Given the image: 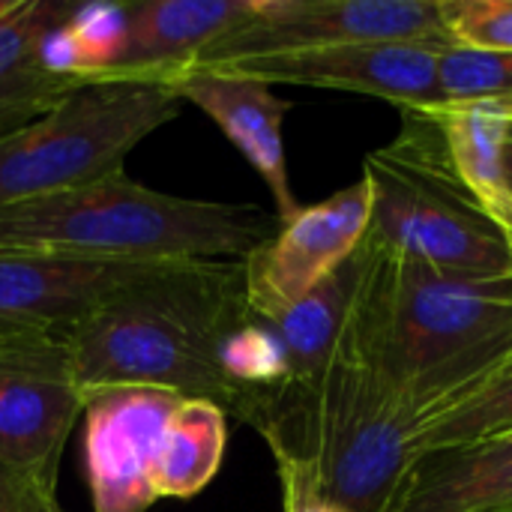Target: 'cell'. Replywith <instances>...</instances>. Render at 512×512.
I'll return each mask as SVG.
<instances>
[{
    "instance_id": "1",
    "label": "cell",
    "mask_w": 512,
    "mask_h": 512,
    "mask_svg": "<svg viewBox=\"0 0 512 512\" xmlns=\"http://www.w3.org/2000/svg\"><path fill=\"white\" fill-rule=\"evenodd\" d=\"M246 315L243 261L150 264L63 342L84 393L150 387L213 402L234 417L240 396L222 369V345Z\"/></svg>"
},
{
    "instance_id": "2",
    "label": "cell",
    "mask_w": 512,
    "mask_h": 512,
    "mask_svg": "<svg viewBox=\"0 0 512 512\" xmlns=\"http://www.w3.org/2000/svg\"><path fill=\"white\" fill-rule=\"evenodd\" d=\"M276 231V216L258 204L177 198L126 171L0 207V252L105 264L243 261Z\"/></svg>"
},
{
    "instance_id": "3",
    "label": "cell",
    "mask_w": 512,
    "mask_h": 512,
    "mask_svg": "<svg viewBox=\"0 0 512 512\" xmlns=\"http://www.w3.org/2000/svg\"><path fill=\"white\" fill-rule=\"evenodd\" d=\"M402 132L366 156L369 228L399 255L450 276L512 273V243L456 174L438 123L399 108Z\"/></svg>"
},
{
    "instance_id": "4",
    "label": "cell",
    "mask_w": 512,
    "mask_h": 512,
    "mask_svg": "<svg viewBox=\"0 0 512 512\" xmlns=\"http://www.w3.org/2000/svg\"><path fill=\"white\" fill-rule=\"evenodd\" d=\"M180 108L183 99L162 84L96 81L72 90L51 111L0 138V207L123 171L135 144L171 123Z\"/></svg>"
},
{
    "instance_id": "5",
    "label": "cell",
    "mask_w": 512,
    "mask_h": 512,
    "mask_svg": "<svg viewBox=\"0 0 512 512\" xmlns=\"http://www.w3.org/2000/svg\"><path fill=\"white\" fill-rule=\"evenodd\" d=\"M360 42L450 45L438 0H258L195 66Z\"/></svg>"
},
{
    "instance_id": "6",
    "label": "cell",
    "mask_w": 512,
    "mask_h": 512,
    "mask_svg": "<svg viewBox=\"0 0 512 512\" xmlns=\"http://www.w3.org/2000/svg\"><path fill=\"white\" fill-rule=\"evenodd\" d=\"M84 414L72 354L63 339L0 345V462L57 489V468Z\"/></svg>"
},
{
    "instance_id": "7",
    "label": "cell",
    "mask_w": 512,
    "mask_h": 512,
    "mask_svg": "<svg viewBox=\"0 0 512 512\" xmlns=\"http://www.w3.org/2000/svg\"><path fill=\"white\" fill-rule=\"evenodd\" d=\"M369 219L372 198L363 177L321 204L300 207L270 243L243 258L249 309L261 318L288 312L357 252Z\"/></svg>"
},
{
    "instance_id": "8",
    "label": "cell",
    "mask_w": 512,
    "mask_h": 512,
    "mask_svg": "<svg viewBox=\"0 0 512 512\" xmlns=\"http://www.w3.org/2000/svg\"><path fill=\"white\" fill-rule=\"evenodd\" d=\"M180 396L150 387L84 393V474L93 512H147L156 501V459Z\"/></svg>"
},
{
    "instance_id": "9",
    "label": "cell",
    "mask_w": 512,
    "mask_h": 512,
    "mask_svg": "<svg viewBox=\"0 0 512 512\" xmlns=\"http://www.w3.org/2000/svg\"><path fill=\"white\" fill-rule=\"evenodd\" d=\"M438 51L441 45L432 42H360L228 60L207 69L255 78L270 87L342 90L399 108H432L438 105Z\"/></svg>"
},
{
    "instance_id": "10",
    "label": "cell",
    "mask_w": 512,
    "mask_h": 512,
    "mask_svg": "<svg viewBox=\"0 0 512 512\" xmlns=\"http://www.w3.org/2000/svg\"><path fill=\"white\" fill-rule=\"evenodd\" d=\"M144 267L150 264L0 252V345L45 336L63 339Z\"/></svg>"
},
{
    "instance_id": "11",
    "label": "cell",
    "mask_w": 512,
    "mask_h": 512,
    "mask_svg": "<svg viewBox=\"0 0 512 512\" xmlns=\"http://www.w3.org/2000/svg\"><path fill=\"white\" fill-rule=\"evenodd\" d=\"M258 0H135L117 57L96 81L162 84L192 69L222 36L249 21ZM93 81V84H96Z\"/></svg>"
},
{
    "instance_id": "12",
    "label": "cell",
    "mask_w": 512,
    "mask_h": 512,
    "mask_svg": "<svg viewBox=\"0 0 512 512\" xmlns=\"http://www.w3.org/2000/svg\"><path fill=\"white\" fill-rule=\"evenodd\" d=\"M168 87L183 102L198 105L261 174L276 201V222L282 225L294 219L300 201L291 192L282 138V123L291 111V102L279 99L270 84L207 66H192L180 72Z\"/></svg>"
},
{
    "instance_id": "13",
    "label": "cell",
    "mask_w": 512,
    "mask_h": 512,
    "mask_svg": "<svg viewBox=\"0 0 512 512\" xmlns=\"http://www.w3.org/2000/svg\"><path fill=\"white\" fill-rule=\"evenodd\" d=\"M390 512H512V432L417 456Z\"/></svg>"
},
{
    "instance_id": "14",
    "label": "cell",
    "mask_w": 512,
    "mask_h": 512,
    "mask_svg": "<svg viewBox=\"0 0 512 512\" xmlns=\"http://www.w3.org/2000/svg\"><path fill=\"white\" fill-rule=\"evenodd\" d=\"M75 3L15 0L0 15V138L24 129L87 81L57 75L42 63V39L66 24Z\"/></svg>"
},
{
    "instance_id": "15",
    "label": "cell",
    "mask_w": 512,
    "mask_h": 512,
    "mask_svg": "<svg viewBox=\"0 0 512 512\" xmlns=\"http://www.w3.org/2000/svg\"><path fill=\"white\" fill-rule=\"evenodd\" d=\"M420 111L438 123L456 174L512 243V189L504 168L510 108L504 102H462Z\"/></svg>"
},
{
    "instance_id": "16",
    "label": "cell",
    "mask_w": 512,
    "mask_h": 512,
    "mask_svg": "<svg viewBox=\"0 0 512 512\" xmlns=\"http://www.w3.org/2000/svg\"><path fill=\"white\" fill-rule=\"evenodd\" d=\"M228 444V417L213 402L180 399L156 459L159 498H195L219 474Z\"/></svg>"
},
{
    "instance_id": "17",
    "label": "cell",
    "mask_w": 512,
    "mask_h": 512,
    "mask_svg": "<svg viewBox=\"0 0 512 512\" xmlns=\"http://www.w3.org/2000/svg\"><path fill=\"white\" fill-rule=\"evenodd\" d=\"M507 432H512V372L489 393L474 399L471 405L417 432L411 438V456L417 459V456L438 453V450L471 447V444H480Z\"/></svg>"
},
{
    "instance_id": "18",
    "label": "cell",
    "mask_w": 512,
    "mask_h": 512,
    "mask_svg": "<svg viewBox=\"0 0 512 512\" xmlns=\"http://www.w3.org/2000/svg\"><path fill=\"white\" fill-rule=\"evenodd\" d=\"M507 99H512V54H489V51L441 45L438 105L507 102Z\"/></svg>"
},
{
    "instance_id": "19",
    "label": "cell",
    "mask_w": 512,
    "mask_h": 512,
    "mask_svg": "<svg viewBox=\"0 0 512 512\" xmlns=\"http://www.w3.org/2000/svg\"><path fill=\"white\" fill-rule=\"evenodd\" d=\"M450 45L512 54V0H438Z\"/></svg>"
},
{
    "instance_id": "20",
    "label": "cell",
    "mask_w": 512,
    "mask_h": 512,
    "mask_svg": "<svg viewBox=\"0 0 512 512\" xmlns=\"http://www.w3.org/2000/svg\"><path fill=\"white\" fill-rule=\"evenodd\" d=\"M0 512H63L57 489L0 462Z\"/></svg>"
},
{
    "instance_id": "21",
    "label": "cell",
    "mask_w": 512,
    "mask_h": 512,
    "mask_svg": "<svg viewBox=\"0 0 512 512\" xmlns=\"http://www.w3.org/2000/svg\"><path fill=\"white\" fill-rule=\"evenodd\" d=\"M279 483H282V510L285 512H348L339 504L327 501L306 477L294 471H279Z\"/></svg>"
},
{
    "instance_id": "22",
    "label": "cell",
    "mask_w": 512,
    "mask_h": 512,
    "mask_svg": "<svg viewBox=\"0 0 512 512\" xmlns=\"http://www.w3.org/2000/svg\"><path fill=\"white\" fill-rule=\"evenodd\" d=\"M504 168H507V180H510L512 189V135L507 138V147H504Z\"/></svg>"
},
{
    "instance_id": "23",
    "label": "cell",
    "mask_w": 512,
    "mask_h": 512,
    "mask_svg": "<svg viewBox=\"0 0 512 512\" xmlns=\"http://www.w3.org/2000/svg\"><path fill=\"white\" fill-rule=\"evenodd\" d=\"M15 6V0H0V15H6Z\"/></svg>"
},
{
    "instance_id": "24",
    "label": "cell",
    "mask_w": 512,
    "mask_h": 512,
    "mask_svg": "<svg viewBox=\"0 0 512 512\" xmlns=\"http://www.w3.org/2000/svg\"><path fill=\"white\" fill-rule=\"evenodd\" d=\"M504 105H507V108H510V114H512V99H507V102H504Z\"/></svg>"
},
{
    "instance_id": "25",
    "label": "cell",
    "mask_w": 512,
    "mask_h": 512,
    "mask_svg": "<svg viewBox=\"0 0 512 512\" xmlns=\"http://www.w3.org/2000/svg\"><path fill=\"white\" fill-rule=\"evenodd\" d=\"M510 135H512V126H510Z\"/></svg>"
}]
</instances>
